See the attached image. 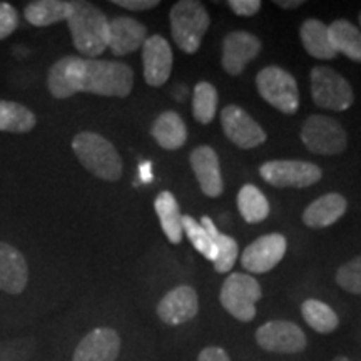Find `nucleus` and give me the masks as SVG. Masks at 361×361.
Wrapping results in <instances>:
<instances>
[{
    "instance_id": "f257e3e1",
    "label": "nucleus",
    "mask_w": 361,
    "mask_h": 361,
    "mask_svg": "<svg viewBox=\"0 0 361 361\" xmlns=\"http://www.w3.org/2000/svg\"><path fill=\"white\" fill-rule=\"evenodd\" d=\"M67 24L74 47L85 59H96L109 45V19L92 4L75 2Z\"/></svg>"
},
{
    "instance_id": "f03ea898",
    "label": "nucleus",
    "mask_w": 361,
    "mask_h": 361,
    "mask_svg": "<svg viewBox=\"0 0 361 361\" xmlns=\"http://www.w3.org/2000/svg\"><path fill=\"white\" fill-rule=\"evenodd\" d=\"M134 87V72L128 64L82 57L80 92L106 97H128Z\"/></svg>"
},
{
    "instance_id": "7ed1b4c3",
    "label": "nucleus",
    "mask_w": 361,
    "mask_h": 361,
    "mask_svg": "<svg viewBox=\"0 0 361 361\" xmlns=\"http://www.w3.org/2000/svg\"><path fill=\"white\" fill-rule=\"evenodd\" d=\"M72 151L90 174L102 180H119L123 176V159L111 141L101 134L84 130L72 139Z\"/></svg>"
},
{
    "instance_id": "20e7f679",
    "label": "nucleus",
    "mask_w": 361,
    "mask_h": 361,
    "mask_svg": "<svg viewBox=\"0 0 361 361\" xmlns=\"http://www.w3.org/2000/svg\"><path fill=\"white\" fill-rule=\"evenodd\" d=\"M169 19L171 34L180 51L186 54L200 51L211 22L206 7L196 0H180L171 8Z\"/></svg>"
},
{
    "instance_id": "39448f33",
    "label": "nucleus",
    "mask_w": 361,
    "mask_h": 361,
    "mask_svg": "<svg viewBox=\"0 0 361 361\" xmlns=\"http://www.w3.org/2000/svg\"><path fill=\"white\" fill-rule=\"evenodd\" d=\"M263 296L258 279L251 274L231 273L224 279L219 293L223 308L241 323H250L256 318V303Z\"/></svg>"
},
{
    "instance_id": "423d86ee",
    "label": "nucleus",
    "mask_w": 361,
    "mask_h": 361,
    "mask_svg": "<svg viewBox=\"0 0 361 361\" xmlns=\"http://www.w3.org/2000/svg\"><path fill=\"white\" fill-rule=\"evenodd\" d=\"M259 96L283 114H296L300 109V90L296 79L278 66L264 67L256 78Z\"/></svg>"
},
{
    "instance_id": "0eeeda50",
    "label": "nucleus",
    "mask_w": 361,
    "mask_h": 361,
    "mask_svg": "<svg viewBox=\"0 0 361 361\" xmlns=\"http://www.w3.org/2000/svg\"><path fill=\"white\" fill-rule=\"evenodd\" d=\"M311 96L318 107L338 112L350 109L355 102L353 89L348 80L324 66L311 71Z\"/></svg>"
},
{
    "instance_id": "6e6552de",
    "label": "nucleus",
    "mask_w": 361,
    "mask_h": 361,
    "mask_svg": "<svg viewBox=\"0 0 361 361\" xmlns=\"http://www.w3.org/2000/svg\"><path fill=\"white\" fill-rule=\"evenodd\" d=\"M301 141L310 152L319 156L341 154L348 146L346 130L336 119L328 116H311L301 128Z\"/></svg>"
},
{
    "instance_id": "1a4fd4ad",
    "label": "nucleus",
    "mask_w": 361,
    "mask_h": 361,
    "mask_svg": "<svg viewBox=\"0 0 361 361\" xmlns=\"http://www.w3.org/2000/svg\"><path fill=\"white\" fill-rule=\"evenodd\" d=\"M255 340L261 350L274 355H296L305 351L308 338L296 323L271 319L256 329Z\"/></svg>"
},
{
    "instance_id": "9d476101",
    "label": "nucleus",
    "mask_w": 361,
    "mask_h": 361,
    "mask_svg": "<svg viewBox=\"0 0 361 361\" xmlns=\"http://www.w3.org/2000/svg\"><path fill=\"white\" fill-rule=\"evenodd\" d=\"M266 183L276 188H308L322 179V169L306 161H269L259 168Z\"/></svg>"
},
{
    "instance_id": "9b49d317",
    "label": "nucleus",
    "mask_w": 361,
    "mask_h": 361,
    "mask_svg": "<svg viewBox=\"0 0 361 361\" xmlns=\"http://www.w3.org/2000/svg\"><path fill=\"white\" fill-rule=\"evenodd\" d=\"M156 313L168 326H180L189 323L200 313V298L196 290L188 284L173 288L157 303Z\"/></svg>"
},
{
    "instance_id": "f8f14e48",
    "label": "nucleus",
    "mask_w": 361,
    "mask_h": 361,
    "mask_svg": "<svg viewBox=\"0 0 361 361\" xmlns=\"http://www.w3.org/2000/svg\"><path fill=\"white\" fill-rule=\"evenodd\" d=\"M221 124L226 137L241 149L258 147L266 141V133L247 112L239 106H226L221 112Z\"/></svg>"
},
{
    "instance_id": "ddd939ff",
    "label": "nucleus",
    "mask_w": 361,
    "mask_h": 361,
    "mask_svg": "<svg viewBox=\"0 0 361 361\" xmlns=\"http://www.w3.org/2000/svg\"><path fill=\"white\" fill-rule=\"evenodd\" d=\"M286 255V238L279 233L264 234L252 241L241 256L243 268L250 273H268L279 264Z\"/></svg>"
},
{
    "instance_id": "4468645a",
    "label": "nucleus",
    "mask_w": 361,
    "mask_h": 361,
    "mask_svg": "<svg viewBox=\"0 0 361 361\" xmlns=\"http://www.w3.org/2000/svg\"><path fill=\"white\" fill-rule=\"evenodd\" d=\"M121 346L123 341L114 328H94L75 346L72 361H116Z\"/></svg>"
},
{
    "instance_id": "2eb2a0df",
    "label": "nucleus",
    "mask_w": 361,
    "mask_h": 361,
    "mask_svg": "<svg viewBox=\"0 0 361 361\" xmlns=\"http://www.w3.org/2000/svg\"><path fill=\"white\" fill-rule=\"evenodd\" d=\"M144 79L151 87H161L168 82L173 71V49L162 35H151L142 45Z\"/></svg>"
},
{
    "instance_id": "dca6fc26",
    "label": "nucleus",
    "mask_w": 361,
    "mask_h": 361,
    "mask_svg": "<svg viewBox=\"0 0 361 361\" xmlns=\"http://www.w3.org/2000/svg\"><path fill=\"white\" fill-rule=\"evenodd\" d=\"M259 51L261 42L256 35L243 30L228 34L223 42V69L231 75H239Z\"/></svg>"
},
{
    "instance_id": "f3484780",
    "label": "nucleus",
    "mask_w": 361,
    "mask_h": 361,
    "mask_svg": "<svg viewBox=\"0 0 361 361\" xmlns=\"http://www.w3.org/2000/svg\"><path fill=\"white\" fill-rule=\"evenodd\" d=\"M191 168L196 174L201 191L209 197H219L223 194L224 183L221 178L219 157L209 146H197L191 152Z\"/></svg>"
},
{
    "instance_id": "a211bd4d",
    "label": "nucleus",
    "mask_w": 361,
    "mask_h": 361,
    "mask_svg": "<svg viewBox=\"0 0 361 361\" xmlns=\"http://www.w3.org/2000/svg\"><path fill=\"white\" fill-rule=\"evenodd\" d=\"M29 284V266L24 255L7 243L0 241V290L20 295Z\"/></svg>"
},
{
    "instance_id": "6ab92c4d",
    "label": "nucleus",
    "mask_w": 361,
    "mask_h": 361,
    "mask_svg": "<svg viewBox=\"0 0 361 361\" xmlns=\"http://www.w3.org/2000/svg\"><path fill=\"white\" fill-rule=\"evenodd\" d=\"M82 57L67 56L59 59L47 74L49 92L56 99H69L80 92Z\"/></svg>"
},
{
    "instance_id": "aec40b11",
    "label": "nucleus",
    "mask_w": 361,
    "mask_h": 361,
    "mask_svg": "<svg viewBox=\"0 0 361 361\" xmlns=\"http://www.w3.org/2000/svg\"><path fill=\"white\" fill-rule=\"evenodd\" d=\"M147 39L146 25L130 17H116L109 20V45L111 52L117 57L128 56L141 49Z\"/></svg>"
},
{
    "instance_id": "412c9836",
    "label": "nucleus",
    "mask_w": 361,
    "mask_h": 361,
    "mask_svg": "<svg viewBox=\"0 0 361 361\" xmlns=\"http://www.w3.org/2000/svg\"><path fill=\"white\" fill-rule=\"evenodd\" d=\"M346 207H348V202L341 194L328 192L306 207L303 213V223L313 229L328 228L343 218V214L346 213Z\"/></svg>"
},
{
    "instance_id": "4be33fe9",
    "label": "nucleus",
    "mask_w": 361,
    "mask_h": 361,
    "mask_svg": "<svg viewBox=\"0 0 361 361\" xmlns=\"http://www.w3.org/2000/svg\"><path fill=\"white\" fill-rule=\"evenodd\" d=\"M74 6L67 0H35L25 7L24 16L34 27H49L69 19Z\"/></svg>"
},
{
    "instance_id": "5701e85b",
    "label": "nucleus",
    "mask_w": 361,
    "mask_h": 361,
    "mask_svg": "<svg viewBox=\"0 0 361 361\" xmlns=\"http://www.w3.org/2000/svg\"><path fill=\"white\" fill-rule=\"evenodd\" d=\"M151 135L156 139L162 149L168 151H176V149L183 147L188 139V129L184 121L180 119L179 114L173 111L162 112L157 117L151 128Z\"/></svg>"
},
{
    "instance_id": "b1692460",
    "label": "nucleus",
    "mask_w": 361,
    "mask_h": 361,
    "mask_svg": "<svg viewBox=\"0 0 361 361\" xmlns=\"http://www.w3.org/2000/svg\"><path fill=\"white\" fill-rule=\"evenodd\" d=\"M328 37L335 52L345 54L355 62H361V30L350 20L340 19L328 25Z\"/></svg>"
},
{
    "instance_id": "393cba45",
    "label": "nucleus",
    "mask_w": 361,
    "mask_h": 361,
    "mask_svg": "<svg viewBox=\"0 0 361 361\" xmlns=\"http://www.w3.org/2000/svg\"><path fill=\"white\" fill-rule=\"evenodd\" d=\"M154 209L159 218L161 228L166 238L173 245H179L183 239V214L179 211V204L176 197L169 191H162L157 194L154 201Z\"/></svg>"
},
{
    "instance_id": "a878e982",
    "label": "nucleus",
    "mask_w": 361,
    "mask_h": 361,
    "mask_svg": "<svg viewBox=\"0 0 361 361\" xmlns=\"http://www.w3.org/2000/svg\"><path fill=\"white\" fill-rule=\"evenodd\" d=\"M300 37L301 42H303L305 51L308 52L311 57L326 61V59H333L336 56L335 49L331 47V42H329L328 37V25H324L322 20H305L300 29Z\"/></svg>"
},
{
    "instance_id": "bb28decb",
    "label": "nucleus",
    "mask_w": 361,
    "mask_h": 361,
    "mask_svg": "<svg viewBox=\"0 0 361 361\" xmlns=\"http://www.w3.org/2000/svg\"><path fill=\"white\" fill-rule=\"evenodd\" d=\"M37 124V117L19 102L0 101V133L25 134Z\"/></svg>"
},
{
    "instance_id": "cd10ccee",
    "label": "nucleus",
    "mask_w": 361,
    "mask_h": 361,
    "mask_svg": "<svg viewBox=\"0 0 361 361\" xmlns=\"http://www.w3.org/2000/svg\"><path fill=\"white\" fill-rule=\"evenodd\" d=\"M301 314H303L306 324L319 335H329L340 326V318H338L336 311L324 301L313 300V298L303 301Z\"/></svg>"
},
{
    "instance_id": "c85d7f7f",
    "label": "nucleus",
    "mask_w": 361,
    "mask_h": 361,
    "mask_svg": "<svg viewBox=\"0 0 361 361\" xmlns=\"http://www.w3.org/2000/svg\"><path fill=\"white\" fill-rule=\"evenodd\" d=\"M201 226L206 229L207 234L213 238L214 245L218 247V258H216L213 263L214 269L218 271V273H229L238 258V243L234 241L233 238L219 233L218 228H216L213 223V219L207 218V216H202Z\"/></svg>"
},
{
    "instance_id": "c756f323",
    "label": "nucleus",
    "mask_w": 361,
    "mask_h": 361,
    "mask_svg": "<svg viewBox=\"0 0 361 361\" xmlns=\"http://www.w3.org/2000/svg\"><path fill=\"white\" fill-rule=\"evenodd\" d=\"M238 209L247 223H261L269 216V202L266 196L252 184H246L239 189Z\"/></svg>"
},
{
    "instance_id": "7c9ffc66",
    "label": "nucleus",
    "mask_w": 361,
    "mask_h": 361,
    "mask_svg": "<svg viewBox=\"0 0 361 361\" xmlns=\"http://www.w3.org/2000/svg\"><path fill=\"white\" fill-rule=\"evenodd\" d=\"M218 90L213 84H196L192 94V116L197 123L209 124L214 119L218 109Z\"/></svg>"
},
{
    "instance_id": "2f4dec72",
    "label": "nucleus",
    "mask_w": 361,
    "mask_h": 361,
    "mask_svg": "<svg viewBox=\"0 0 361 361\" xmlns=\"http://www.w3.org/2000/svg\"><path fill=\"white\" fill-rule=\"evenodd\" d=\"M183 233L189 238L192 246L204 256L206 259L216 261L218 258V247H216L213 238L207 234V231L202 228L200 221H196L192 216H183Z\"/></svg>"
},
{
    "instance_id": "473e14b6",
    "label": "nucleus",
    "mask_w": 361,
    "mask_h": 361,
    "mask_svg": "<svg viewBox=\"0 0 361 361\" xmlns=\"http://www.w3.org/2000/svg\"><path fill=\"white\" fill-rule=\"evenodd\" d=\"M336 284L351 295H361V255L338 268Z\"/></svg>"
},
{
    "instance_id": "72a5a7b5",
    "label": "nucleus",
    "mask_w": 361,
    "mask_h": 361,
    "mask_svg": "<svg viewBox=\"0 0 361 361\" xmlns=\"http://www.w3.org/2000/svg\"><path fill=\"white\" fill-rule=\"evenodd\" d=\"M17 25H19V16H17L16 7H12L8 2H0V40L13 34Z\"/></svg>"
},
{
    "instance_id": "f704fd0d",
    "label": "nucleus",
    "mask_w": 361,
    "mask_h": 361,
    "mask_svg": "<svg viewBox=\"0 0 361 361\" xmlns=\"http://www.w3.org/2000/svg\"><path fill=\"white\" fill-rule=\"evenodd\" d=\"M229 7L234 13L241 17H251L255 13L259 12L261 2L259 0H231L229 2Z\"/></svg>"
},
{
    "instance_id": "c9c22d12",
    "label": "nucleus",
    "mask_w": 361,
    "mask_h": 361,
    "mask_svg": "<svg viewBox=\"0 0 361 361\" xmlns=\"http://www.w3.org/2000/svg\"><path fill=\"white\" fill-rule=\"evenodd\" d=\"M197 361H233L228 351L221 348V346H206L204 350L200 351Z\"/></svg>"
},
{
    "instance_id": "e433bc0d",
    "label": "nucleus",
    "mask_w": 361,
    "mask_h": 361,
    "mask_svg": "<svg viewBox=\"0 0 361 361\" xmlns=\"http://www.w3.org/2000/svg\"><path fill=\"white\" fill-rule=\"evenodd\" d=\"M112 4L128 11H149L159 6V0H114Z\"/></svg>"
},
{
    "instance_id": "4c0bfd02",
    "label": "nucleus",
    "mask_w": 361,
    "mask_h": 361,
    "mask_svg": "<svg viewBox=\"0 0 361 361\" xmlns=\"http://www.w3.org/2000/svg\"><path fill=\"white\" fill-rule=\"evenodd\" d=\"M303 0H291V2H288V0H278L276 6H279L281 8H296L300 6H303Z\"/></svg>"
},
{
    "instance_id": "58836bf2",
    "label": "nucleus",
    "mask_w": 361,
    "mask_h": 361,
    "mask_svg": "<svg viewBox=\"0 0 361 361\" xmlns=\"http://www.w3.org/2000/svg\"><path fill=\"white\" fill-rule=\"evenodd\" d=\"M141 176H142V179H144V180H149V179L152 178V174H151V168H149V164H142Z\"/></svg>"
},
{
    "instance_id": "ea45409f",
    "label": "nucleus",
    "mask_w": 361,
    "mask_h": 361,
    "mask_svg": "<svg viewBox=\"0 0 361 361\" xmlns=\"http://www.w3.org/2000/svg\"><path fill=\"white\" fill-rule=\"evenodd\" d=\"M333 361H350V358H346V356H336Z\"/></svg>"
},
{
    "instance_id": "a19ab883",
    "label": "nucleus",
    "mask_w": 361,
    "mask_h": 361,
    "mask_svg": "<svg viewBox=\"0 0 361 361\" xmlns=\"http://www.w3.org/2000/svg\"><path fill=\"white\" fill-rule=\"evenodd\" d=\"M360 24H361V16H360Z\"/></svg>"
}]
</instances>
